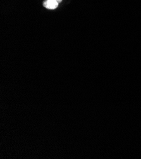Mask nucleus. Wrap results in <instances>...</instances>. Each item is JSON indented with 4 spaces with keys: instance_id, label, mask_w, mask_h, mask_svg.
<instances>
[{
    "instance_id": "nucleus-1",
    "label": "nucleus",
    "mask_w": 141,
    "mask_h": 159,
    "mask_svg": "<svg viewBox=\"0 0 141 159\" xmlns=\"http://www.w3.org/2000/svg\"><path fill=\"white\" fill-rule=\"evenodd\" d=\"M59 3L55 0H44L43 2V6L50 10H54L58 7Z\"/></svg>"
},
{
    "instance_id": "nucleus-2",
    "label": "nucleus",
    "mask_w": 141,
    "mask_h": 159,
    "mask_svg": "<svg viewBox=\"0 0 141 159\" xmlns=\"http://www.w3.org/2000/svg\"><path fill=\"white\" fill-rule=\"evenodd\" d=\"M55 1L57 2L58 3H60L62 2V0H55Z\"/></svg>"
}]
</instances>
